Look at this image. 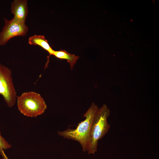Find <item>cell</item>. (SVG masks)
<instances>
[{
  "instance_id": "obj_1",
  "label": "cell",
  "mask_w": 159,
  "mask_h": 159,
  "mask_svg": "<svg viewBox=\"0 0 159 159\" xmlns=\"http://www.w3.org/2000/svg\"><path fill=\"white\" fill-rule=\"evenodd\" d=\"M98 109V106L92 102L83 115L85 119L79 123L76 129L69 128L63 131H58V135L64 138L78 141L80 144L83 151H87L92 124Z\"/></svg>"
},
{
  "instance_id": "obj_2",
  "label": "cell",
  "mask_w": 159,
  "mask_h": 159,
  "mask_svg": "<svg viewBox=\"0 0 159 159\" xmlns=\"http://www.w3.org/2000/svg\"><path fill=\"white\" fill-rule=\"evenodd\" d=\"M110 113V110L106 104L99 108L91 129L90 140L87 151L88 154H94L97 152L98 141L108 133L111 126L107 119Z\"/></svg>"
},
{
  "instance_id": "obj_3",
  "label": "cell",
  "mask_w": 159,
  "mask_h": 159,
  "mask_svg": "<svg viewBox=\"0 0 159 159\" xmlns=\"http://www.w3.org/2000/svg\"><path fill=\"white\" fill-rule=\"evenodd\" d=\"M19 110L24 115L36 117L43 114L47 105L40 95L33 91L24 92L17 97Z\"/></svg>"
},
{
  "instance_id": "obj_4",
  "label": "cell",
  "mask_w": 159,
  "mask_h": 159,
  "mask_svg": "<svg viewBox=\"0 0 159 159\" xmlns=\"http://www.w3.org/2000/svg\"><path fill=\"white\" fill-rule=\"evenodd\" d=\"M0 95L7 106L12 107L16 102V92L12 77L11 70L0 63Z\"/></svg>"
},
{
  "instance_id": "obj_5",
  "label": "cell",
  "mask_w": 159,
  "mask_h": 159,
  "mask_svg": "<svg viewBox=\"0 0 159 159\" xmlns=\"http://www.w3.org/2000/svg\"><path fill=\"white\" fill-rule=\"evenodd\" d=\"M4 25L0 32V45L4 46L12 38L24 36L27 34L28 27L25 24L21 23L14 18L8 20L4 18Z\"/></svg>"
},
{
  "instance_id": "obj_6",
  "label": "cell",
  "mask_w": 159,
  "mask_h": 159,
  "mask_svg": "<svg viewBox=\"0 0 159 159\" xmlns=\"http://www.w3.org/2000/svg\"><path fill=\"white\" fill-rule=\"evenodd\" d=\"M27 0H14L11 4V12L14 18L17 21L25 24L28 14Z\"/></svg>"
},
{
  "instance_id": "obj_7",
  "label": "cell",
  "mask_w": 159,
  "mask_h": 159,
  "mask_svg": "<svg viewBox=\"0 0 159 159\" xmlns=\"http://www.w3.org/2000/svg\"><path fill=\"white\" fill-rule=\"evenodd\" d=\"M28 43L31 45H38L48 52L49 56L48 57L47 61L45 66V67H46L49 62V57L52 55L54 50L50 46L44 36L43 35H34L31 36L29 38Z\"/></svg>"
},
{
  "instance_id": "obj_8",
  "label": "cell",
  "mask_w": 159,
  "mask_h": 159,
  "mask_svg": "<svg viewBox=\"0 0 159 159\" xmlns=\"http://www.w3.org/2000/svg\"><path fill=\"white\" fill-rule=\"evenodd\" d=\"M57 58L65 59L69 63L71 70H72L79 57L71 54L64 50H54L52 55Z\"/></svg>"
},
{
  "instance_id": "obj_9",
  "label": "cell",
  "mask_w": 159,
  "mask_h": 159,
  "mask_svg": "<svg viewBox=\"0 0 159 159\" xmlns=\"http://www.w3.org/2000/svg\"><path fill=\"white\" fill-rule=\"evenodd\" d=\"M11 146L12 145L1 136L0 131V150H4L10 148Z\"/></svg>"
},
{
  "instance_id": "obj_10",
  "label": "cell",
  "mask_w": 159,
  "mask_h": 159,
  "mask_svg": "<svg viewBox=\"0 0 159 159\" xmlns=\"http://www.w3.org/2000/svg\"><path fill=\"white\" fill-rule=\"evenodd\" d=\"M0 153L2 157V159H9L5 153L4 150H0Z\"/></svg>"
}]
</instances>
